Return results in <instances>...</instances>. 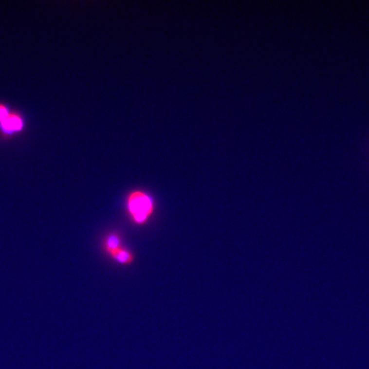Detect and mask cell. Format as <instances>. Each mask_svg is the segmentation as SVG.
I'll return each instance as SVG.
<instances>
[{
	"label": "cell",
	"instance_id": "cell-4",
	"mask_svg": "<svg viewBox=\"0 0 369 369\" xmlns=\"http://www.w3.org/2000/svg\"><path fill=\"white\" fill-rule=\"evenodd\" d=\"M109 257L111 258L113 261H115L116 263L124 265V266L132 265L135 261L134 254L125 246L120 248L117 251H114Z\"/></svg>",
	"mask_w": 369,
	"mask_h": 369
},
{
	"label": "cell",
	"instance_id": "cell-3",
	"mask_svg": "<svg viewBox=\"0 0 369 369\" xmlns=\"http://www.w3.org/2000/svg\"><path fill=\"white\" fill-rule=\"evenodd\" d=\"M123 246L124 244H123L122 236L117 232H111L106 234L102 242L103 251L108 256Z\"/></svg>",
	"mask_w": 369,
	"mask_h": 369
},
{
	"label": "cell",
	"instance_id": "cell-1",
	"mask_svg": "<svg viewBox=\"0 0 369 369\" xmlns=\"http://www.w3.org/2000/svg\"><path fill=\"white\" fill-rule=\"evenodd\" d=\"M156 201L150 192L143 189L131 190L125 199L126 212L135 226H146L156 211Z\"/></svg>",
	"mask_w": 369,
	"mask_h": 369
},
{
	"label": "cell",
	"instance_id": "cell-5",
	"mask_svg": "<svg viewBox=\"0 0 369 369\" xmlns=\"http://www.w3.org/2000/svg\"><path fill=\"white\" fill-rule=\"evenodd\" d=\"M10 110L8 109L6 105L4 104H0V122L4 120L9 114H10Z\"/></svg>",
	"mask_w": 369,
	"mask_h": 369
},
{
	"label": "cell",
	"instance_id": "cell-2",
	"mask_svg": "<svg viewBox=\"0 0 369 369\" xmlns=\"http://www.w3.org/2000/svg\"><path fill=\"white\" fill-rule=\"evenodd\" d=\"M23 128L24 121L21 115L16 112H10V114L0 122V131L6 135L21 132Z\"/></svg>",
	"mask_w": 369,
	"mask_h": 369
}]
</instances>
